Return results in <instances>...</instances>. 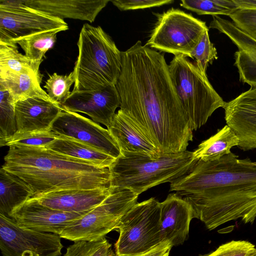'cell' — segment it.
<instances>
[{
	"label": "cell",
	"mask_w": 256,
	"mask_h": 256,
	"mask_svg": "<svg viewBox=\"0 0 256 256\" xmlns=\"http://www.w3.org/2000/svg\"><path fill=\"white\" fill-rule=\"evenodd\" d=\"M120 106L116 86L110 84L98 90L72 92L60 106L63 110L88 115L96 122L108 128Z\"/></svg>",
	"instance_id": "13"
},
{
	"label": "cell",
	"mask_w": 256,
	"mask_h": 256,
	"mask_svg": "<svg viewBox=\"0 0 256 256\" xmlns=\"http://www.w3.org/2000/svg\"><path fill=\"white\" fill-rule=\"evenodd\" d=\"M58 32L50 31L39 33L24 38L17 44L26 56L32 60L42 62L46 52L54 46Z\"/></svg>",
	"instance_id": "26"
},
{
	"label": "cell",
	"mask_w": 256,
	"mask_h": 256,
	"mask_svg": "<svg viewBox=\"0 0 256 256\" xmlns=\"http://www.w3.org/2000/svg\"><path fill=\"white\" fill-rule=\"evenodd\" d=\"M109 0H26L24 4L52 16L94 22Z\"/></svg>",
	"instance_id": "20"
},
{
	"label": "cell",
	"mask_w": 256,
	"mask_h": 256,
	"mask_svg": "<svg viewBox=\"0 0 256 256\" xmlns=\"http://www.w3.org/2000/svg\"><path fill=\"white\" fill-rule=\"evenodd\" d=\"M158 21L146 46L176 56L191 54L208 28L192 14L172 8L158 14Z\"/></svg>",
	"instance_id": "9"
},
{
	"label": "cell",
	"mask_w": 256,
	"mask_h": 256,
	"mask_svg": "<svg viewBox=\"0 0 256 256\" xmlns=\"http://www.w3.org/2000/svg\"><path fill=\"white\" fill-rule=\"evenodd\" d=\"M2 168L30 187L34 196L54 191L110 188L108 168L62 155L46 147L9 146ZM33 196V197H34Z\"/></svg>",
	"instance_id": "3"
},
{
	"label": "cell",
	"mask_w": 256,
	"mask_h": 256,
	"mask_svg": "<svg viewBox=\"0 0 256 256\" xmlns=\"http://www.w3.org/2000/svg\"><path fill=\"white\" fill-rule=\"evenodd\" d=\"M169 72L192 130L204 125L212 113L226 102L214 90L207 76L187 56H176L168 64Z\"/></svg>",
	"instance_id": "6"
},
{
	"label": "cell",
	"mask_w": 256,
	"mask_h": 256,
	"mask_svg": "<svg viewBox=\"0 0 256 256\" xmlns=\"http://www.w3.org/2000/svg\"><path fill=\"white\" fill-rule=\"evenodd\" d=\"M172 246L170 242L165 241L138 256H168Z\"/></svg>",
	"instance_id": "38"
},
{
	"label": "cell",
	"mask_w": 256,
	"mask_h": 256,
	"mask_svg": "<svg viewBox=\"0 0 256 256\" xmlns=\"http://www.w3.org/2000/svg\"><path fill=\"white\" fill-rule=\"evenodd\" d=\"M230 152L214 160H198L184 176L170 184L192 206L194 218L210 230L240 219L256 218V162L240 159Z\"/></svg>",
	"instance_id": "2"
},
{
	"label": "cell",
	"mask_w": 256,
	"mask_h": 256,
	"mask_svg": "<svg viewBox=\"0 0 256 256\" xmlns=\"http://www.w3.org/2000/svg\"><path fill=\"white\" fill-rule=\"evenodd\" d=\"M198 160L193 152L186 150L176 154H162L152 157L140 153L120 152L108 168L110 187L128 190L140 195L162 184L184 176Z\"/></svg>",
	"instance_id": "4"
},
{
	"label": "cell",
	"mask_w": 256,
	"mask_h": 256,
	"mask_svg": "<svg viewBox=\"0 0 256 256\" xmlns=\"http://www.w3.org/2000/svg\"><path fill=\"white\" fill-rule=\"evenodd\" d=\"M51 130L58 136L77 140L116 159L120 154L108 129L77 112H62L52 124Z\"/></svg>",
	"instance_id": "12"
},
{
	"label": "cell",
	"mask_w": 256,
	"mask_h": 256,
	"mask_svg": "<svg viewBox=\"0 0 256 256\" xmlns=\"http://www.w3.org/2000/svg\"><path fill=\"white\" fill-rule=\"evenodd\" d=\"M60 235L20 226L0 214V249L3 256H61Z\"/></svg>",
	"instance_id": "11"
},
{
	"label": "cell",
	"mask_w": 256,
	"mask_h": 256,
	"mask_svg": "<svg viewBox=\"0 0 256 256\" xmlns=\"http://www.w3.org/2000/svg\"><path fill=\"white\" fill-rule=\"evenodd\" d=\"M209 28H216L226 34L240 50L256 48V40L238 28L233 22L218 16H212Z\"/></svg>",
	"instance_id": "29"
},
{
	"label": "cell",
	"mask_w": 256,
	"mask_h": 256,
	"mask_svg": "<svg viewBox=\"0 0 256 256\" xmlns=\"http://www.w3.org/2000/svg\"><path fill=\"white\" fill-rule=\"evenodd\" d=\"M0 144L17 132L15 104L8 91L0 87Z\"/></svg>",
	"instance_id": "28"
},
{
	"label": "cell",
	"mask_w": 256,
	"mask_h": 256,
	"mask_svg": "<svg viewBox=\"0 0 256 256\" xmlns=\"http://www.w3.org/2000/svg\"><path fill=\"white\" fill-rule=\"evenodd\" d=\"M68 29L65 21L24 4V0H0V42L15 44L27 37Z\"/></svg>",
	"instance_id": "10"
},
{
	"label": "cell",
	"mask_w": 256,
	"mask_h": 256,
	"mask_svg": "<svg viewBox=\"0 0 256 256\" xmlns=\"http://www.w3.org/2000/svg\"><path fill=\"white\" fill-rule=\"evenodd\" d=\"M228 16L238 28L256 40V9L238 8Z\"/></svg>",
	"instance_id": "36"
},
{
	"label": "cell",
	"mask_w": 256,
	"mask_h": 256,
	"mask_svg": "<svg viewBox=\"0 0 256 256\" xmlns=\"http://www.w3.org/2000/svg\"><path fill=\"white\" fill-rule=\"evenodd\" d=\"M120 152L140 153L156 157L160 152L137 125L120 110L107 128Z\"/></svg>",
	"instance_id": "19"
},
{
	"label": "cell",
	"mask_w": 256,
	"mask_h": 256,
	"mask_svg": "<svg viewBox=\"0 0 256 256\" xmlns=\"http://www.w3.org/2000/svg\"><path fill=\"white\" fill-rule=\"evenodd\" d=\"M46 148L63 156L108 168L116 158L74 140L58 136Z\"/></svg>",
	"instance_id": "23"
},
{
	"label": "cell",
	"mask_w": 256,
	"mask_h": 256,
	"mask_svg": "<svg viewBox=\"0 0 256 256\" xmlns=\"http://www.w3.org/2000/svg\"><path fill=\"white\" fill-rule=\"evenodd\" d=\"M72 92L93 90L116 85L121 72L122 52L100 26L83 25L77 43Z\"/></svg>",
	"instance_id": "5"
},
{
	"label": "cell",
	"mask_w": 256,
	"mask_h": 256,
	"mask_svg": "<svg viewBox=\"0 0 256 256\" xmlns=\"http://www.w3.org/2000/svg\"><path fill=\"white\" fill-rule=\"evenodd\" d=\"M238 144L236 134L226 125L215 134L202 142L193 154L196 160H214L230 154L231 148L238 146Z\"/></svg>",
	"instance_id": "24"
},
{
	"label": "cell",
	"mask_w": 256,
	"mask_h": 256,
	"mask_svg": "<svg viewBox=\"0 0 256 256\" xmlns=\"http://www.w3.org/2000/svg\"><path fill=\"white\" fill-rule=\"evenodd\" d=\"M42 77L34 73L0 72V87L8 92L14 104L30 98L54 102L41 88Z\"/></svg>",
	"instance_id": "21"
},
{
	"label": "cell",
	"mask_w": 256,
	"mask_h": 256,
	"mask_svg": "<svg viewBox=\"0 0 256 256\" xmlns=\"http://www.w3.org/2000/svg\"><path fill=\"white\" fill-rule=\"evenodd\" d=\"M116 230V256H138L162 242L160 202L154 198L137 202L122 218Z\"/></svg>",
	"instance_id": "7"
},
{
	"label": "cell",
	"mask_w": 256,
	"mask_h": 256,
	"mask_svg": "<svg viewBox=\"0 0 256 256\" xmlns=\"http://www.w3.org/2000/svg\"><path fill=\"white\" fill-rule=\"evenodd\" d=\"M110 188V194L100 204L68 226L60 238L74 242L95 240L116 230L139 195L128 190Z\"/></svg>",
	"instance_id": "8"
},
{
	"label": "cell",
	"mask_w": 256,
	"mask_h": 256,
	"mask_svg": "<svg viewBox=\"0 0 256 256\" xmlns=\"http://www.w3.org/2000/svg\"><path fill=\"white\" fill-rule=\"evenodd\" d=\"M86 214L54 210L32 198L16 210L10 218L20 227L60 235L73 222Z\"/></svg>",
	"instance_id": "14"
},
{
	"label": "cell",
	"mask_w": 256,
	"mask_h": 256,
	"mask_svg": "<svg viewBox=\"0 0 256 256\" xmlns=\"http://www.w3.org/2000/svg\"><path fill=\"white\" fill-rule=\"evenodd\" d=\"M248 256H256V248Z\"/></svg>",
	"instance_id": "40"
},
{
	"label": "cell",
	"mask_w": 256,
	"mask_h": 256,
	"mask_svg": "<svg viewBox=\"0 0 256 256\" xmlns=\"http://www.w3.org/2000/svg\"><path fill=\"white\" fill-rule=\"evenodd\" d=\"M111 188L72 189L48 192L33 198L54 210L86 214L100 204L110 193Z\"/></svg>",
	"instance_id": "17"
},
{
	"label": "cell",
	"mask_w": 256,
	"mask_h": 256,
	"mask_svg": "<svg viewBox=\"0 0 256 256\" xmlns=\"http://www.w3.org/2000/svg\"><path fill=\"white\" fill-rule=\"evenodd\" d=\"M120 109L162 154L186 150L192 131L164 55L140 40L122 52Z\"/></svg>",
	"instance_id": "1"
},
{
	"label": "cell",
	"mask_w": 256,
	"mask_h": 256,
	"mask_svg": "<svg viewBox=\"0 0 256 256\" xmlns=\"http://www.w3.org/2000/svg\"><path fill=\"white\" fill-rule=\"evenodd\" d=\"M181 6L199 15L229 16L238 9L234 0H182Z\"/></svg>",
	"instance_id": "27"
},
{
	"label": "cell",
	"mask_w": 256,
	"mask_h": 256,
	"mask_svg": "<svg viewBox=\"0 0 256 256\" xmlns=\"http://www.w3.org/2000/svg\"><path fill=\"white\" fill-rule=\"evenodd\" d=\"M63 110L59 104L39 98H30L15 104L17 132L52 130L55 120Z\"/></svg>",
	"instance_id": "18"
},
{
	"label": "cell",
	"mask_w": 256,
	"mask_h": 256,
	"mask_svg": "<svg viewBox=\"0 0 256 256\" xmlns=\"http://www.w3.org/2000/svg\"><path fill=\"white\" fill-rule=\"evenodd\" d=\"M234 66L238 70L240 80L256 88V48L234 53Z\"/></svg>",
	"instance_id": "32"
},
{
	"label": "cell",
	"mask_w": 256,
	"mask_h": 256,
	"mask_svg": "<svg viewBox=\"0 0 256 256\" xmlns=\"http://www.w3.org/2000/svg\"><path fill=\"white\" fill-rule=\"evenodd\" d=\"M112 4L121 11L148 8L170 4L172 0H113Z\"/></svg>",
	"instance_id": "37"
},
{
	"label": "cell",
	"mask_w": 256,
	"mask_h": 256,
	"mask_svg": "<svg viewBox=\"0 0 256 256\" xmlns=\"http://www.w3.org/2000/svg\"><path fill=\"white\" fill-rule=\"evenodd\" d=\"M238 8L256 9V0H234Z\"/></svg>",
	"instance_id": "39"
},
{
	"label": "cell",
	"mask_w": 256,
	"mask_h": 256,
	"mask_svg": "<svg viewBox=\"0 0 256 256\" xmlns=\"http://www.w3.org/2000/svg\"><path fill=\"white\" fill-rule=\"evenodd\" d=\"M225 120L239 140L244 150L256 148V88H250L226 102Z\"/></svg>",
	"instance_id": "15"
},
{
	"label": "cell",
	"mask_w": 256,
	"mask_h": 256,
	"mask_svg": "<svg viewBox=\"0 0 256 256\" xmlns=\"http://www.w3.org/2000/svg\"><path fill=\"white\" fill-rule=\"evenodd\" d=\"M41 62L20 53L16 44L0 42V72L34 73L43 76L39 70Z\"/></svg>",
	"instance_id": "25"
},
{
	"label": "cell",
	"mask_w": 256,
	"mask_h": 256,
	"mask_svg": "<svg viewBox=\"0 0 256 256\" xmlns=\"http://www.w3.org/2000/svg\"><path fill=\"white\" fill-rule=\"evenodd\" d=\"M194 218L192 206L176 194H169L160 202V238L172 246L182 244L188 238L192 220Z\"/></svg>",
	"instance_id": "16"
},
{
	"label": "cell",
	"mask_w": 256,
	"mask_h": 256,
	"mask_svg": "<svg viewBox=\"0 0 256 256\" xmlns=\"http://www.w3.org/2000/svg\"><path fill=\"white\" fill-rule=\"evenodd\" d=\"M74 82V71L66 75H59L55 72L50 76L44 88L53 102L60 106L70 96V88Z\"/></svg>",
	"instance_id": "31"
},
{
	"label": "cell",
	"mask_w": 256,
	"mask_h": 256,
	"mask_svg": "<svg viewBox=\"0 0 256 256\" xmlns=\"http://www.w3.org/2000/svg\"><path fill=\"white\" fill-rule=\"evenodd\" d=\"M255 248L254 245L248 240H232L202 256H248Z\"/></svg>",
	"instance_id": "35"
},
{
	"label": "cell",
	"mask_w": 256,
	"mask_h": 256,
	"mask_svg": "<svg viewBox=\"0 0 256 256\" xmlns=\"http://www.w3.org/2000/svg\"><path fill=\"white\" fill-rule=\"evenodd\" d=\"M192 58L196 59L195 64L200 72L206 76V71L208 64H212L218 59L216 49L210 40L208 30L204 33L202 39L191 54Z\"/></svg>",
	"instance_id": "34"
},
{
	"label": "cell",
	"mask_w": 256,
	"mask_h": 256,
	"mask_svg": "<svg viewBox=\"0 0 256 256\" xmlns=\"http://www.w3.org/2000/svg\"><path fill=\"white\" fill-rule=\"evenodd\" d=\"M64 256H116L105 237L91 241H77L66 248Z\"/></svg>",
	"instance_id": "30"
},
{
	"label": "cell",
	"mask_w": 256,
	"mask_h": 256,
	"mask_svg": "<svg viewBox=\"0 0 256 256\" xmlns=\"http://www.w3.org/2000/svg\"><path fill=\"white\" fill-rule=\"evenodd\" d=\"M58 136L52 130L23 133L16 132L12 136L0 144V146H10L18 145L30 147H46Z\"/></svg>",
	"instance_id": "33"
},
{
	"label": "cell",
	"mask_w": 256,
	"mask_h": 256,
	"mask_svg": "<svg viewBox=\"0 0 256 256\" xmlns=\"http://www.w3.org/2000/svg\"><path fill=\"white\" fill-rule=\"evenodd\" d=\"M34 192L18 176L0 169V214L10 218L13 212L32 198Z\"/></svg>",
	"instance_id": "22"
}]
</instances>
